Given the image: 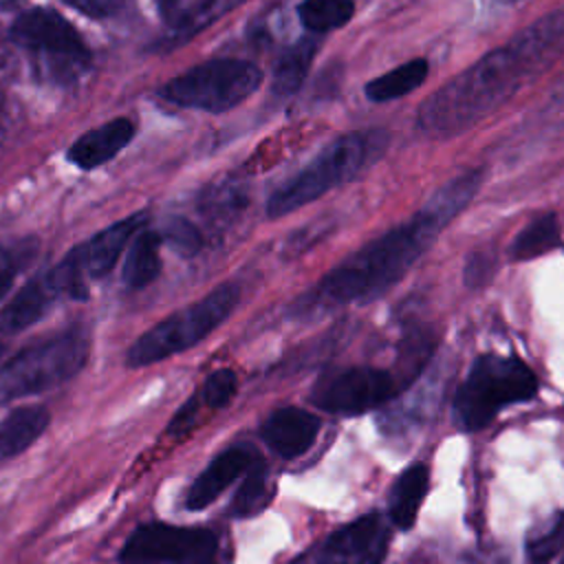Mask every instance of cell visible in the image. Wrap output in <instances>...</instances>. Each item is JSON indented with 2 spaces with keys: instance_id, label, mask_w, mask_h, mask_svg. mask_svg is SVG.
Masks as SVG:
<instances>
[{
  "instance_id": "cell-5",
  "label": "cell",
  "mask_w": 564,
  "mask_h": 564,
  "mask_svg": "<svg viewBox=\"0 0 564 564\" xmlns=\"http://www.w3.org/2000/svg\"><path fill=\"white\" fill-rule=\"evenodd\" d=\"M238 297L240 291L236 284H220L196 304L165 317L145 330L128 348L126 364L130 368H141L192 348L231 315Z\"/></svg>"
},
{
  "instance_id": "cell-21",
  "label": "cell",
  "mask_w": 564,
  "mask_h": 564,
  "mask_svg": "<svg viewBox=\"0 0 564 564\" xmlns=\"http://www.w3.org/2000/svg\"><path fill=\"white\" fill-rule=\"evenodd\" d=\"M315 51H317L315 40H300L278 57L273 68V86H271V90L278 97L293 95L302 86V82L308 75Z\"/></svg>"
},
{
  "instance_id": "cell-8",
  "label": "cell",
  "mask_w": 564,
  "mask_h": 564,
  "mask_svg": "<svg viewBox=\"0 0 564 564\" xmlns=\"http://www.w3.org/2000/svg\"><path fill=\"white\" fill-rule=\"evenodd\" d=\"M218 540L209 529L152 522L134 529L121 564H214Z\"/></svg>"
},
{
  "instance_id": "cell-32",
  "label": "cell",
  "mask_w": 564,
  "mask_h": 564,
  "mask_svg": "<svg viewBox=\"0 0 564 564\" xmlns=\"http://www.w3.org/2000/svg\"><path fill=\"white\" fill-rule=\"evenodd\" d=\"M68 4H73L75 9H79L82 13H88V15H106L115 9L117 0H66Z\"/></svg>"
},
{
  "instance_id": "cell-16",
  "label": "cell",
  "mask_w": 564,
  "mask_h": 564,
  "mask_svg": "<svg viewBox=\"0 0 564 564\" xmlns=\"http://www.w3.org/2000/svg\"><path fill=\"white\" fill-rule=\"evenodd\" d=\"M57 295L59 293L55 291L48 273L31 280L29 284H24L20 289V293L0 313V330L11 335V333H20V330L29 328L31 324H35L37 319L44 317V313L48 311L51 302Z\"/></svg>"
},
{
  "instance_id": "cell-34",
  "label": "cell",
  "mask_w": 564,
  "mask_h": 564,
  "mask_svg": "<svg viewBox=\"0 0 564 564\" xmlns=\"http://www.w3.org/2000/svg\"><path fill=\"white\" fill-rule=\"evenodd\" d=\"M289 564H302V562H289Z\"/></svg>"
},
{
  "instance_id": "cell-1",
  "label": "cell",
  "mask_w": 564,
  "mask_h": 564,
  "mask_svg": "<svg viewBox=\"0 0 564 564\" xmlns=\"http://www.w3.org/2000/svg\"><path fill=\"white\" fill-rule=\"evenodd\" d=\"M564 51V11L529 24L505 46L474 62L419 106V128L427 134H458L500 108Z\"/></svg>"
},
{
  "instance_id": "cell-12",
  "label": "cell",
  "mask_w": 564,
  "mask_h": 564,
  "mask_svg": "<svg viewBox=\"0 0 564 564\" xmlns=\"http://www.w3.org/2000/svg\"><path fill=\"white\" fill-rule=\"evenodd\" d=\"M258 456L251 452V447L236 445L225 452H220L192 482L185 507L192 511L205 509L212 505L238 476H242L256 460Z\"/></svg>"
},
{
  "instance_id": "cell-13",
  "label": "cell",
  "mask_w": 564,
  "mask_h": 564,
  "mask_svg": "<svg viewBox=\"0 0 564 564\" xmlns=\"http://www.w3.org/2000/svg\"><path fill=\"white\" fill-rule=\"evenodd\" d=\"M319 430V421L302 408H280L262 425L264 443L282 458H295L304 454Z\"/></svg>"
},
{
  "instance_id": "cell-35",
  "label": "cell",
  "mask_w": 564,
  "mask_h": 564,
  "mask_svg": "<svg viewBox=\"0 0 564 564\" xmlns=\"http://www.w3.org/2000/svg\"><path fill=\"white\" fill-rule=\"evenodd\" d=\"M562 564H564V560H562Z\"/></svg>"
},
{
  "instance_id": "cell-23",
  "label": "cell",
  "mask_w": 564,
  "mask_h": 564,
  "mask_svg": "<svg viewBox=\"0 0 564 564\" xmlns=\"http://www.w3.org/2000/svg\"><path fill=\"white\" fill-rule=\"evenodd\" d=\"M352 11V0H304L297 7V18L308 31L324 33L344 26Z\"/></svg>"
},
{
  "instance_id": "cell-33",
  "label": "cell",
  "mask_w": 564,
  "mask_h": 564,
  "mask_svg": "<svg viewBox=\"0 0 564 564\" xmlns=\"http://www.w3.org/2000/svg\"><path fill=\"white\" fill-rule=\"evenodd\" d=\"M159 9H161V15L167 20V22H176V18H178V13H176V9H178V0H159Z\"/></svg>"
},
{
  "instance_id": "cell-10",
  "label": "cell",
  "mask_w": 564,
  "mask_h": 564,
  "mask_svg": "<svg viewBox=\"0 0 564 564\" xmlns=\"http://www.w3.org/2000/svg\"><path fill=\"white\" fill-rule=\"evenodd\" d=\"M11 37L26 48L42 51L46 55L66 57L70 62H86L88 48L75 26L53 9H31L22 13L13 26Z\"/></svg>"
},
{
  "instance_id": "cell-24",
  "label": "cell",
  "mask_w": 564,
  "mask_h": 564,
  "mask_svg": "<svg viewBox=\"0 0 564 564\" xmlns=\"http://www.w3.org/2000/svg\"><path fill=\"white\" fill-rule=\"evenodd\" d=\"M245 0H203L196 7H192L189 11L181 13V18L174 22V33L170 37L172 44L185 42L192 35H196L198 31H203L207 24L216 22L223 13L231 11L236 4H240Z\"/></svg>"
},
{
  "instance_id": "cell-19",
  "label": "cell",
  "mask_w": 564,
  "mask_h": 564,
  "mask_svg": "<svg viewBox=\"0 0 564 564\" xmlns=\"http://www.w3.org/2000/svg\"><path fill=\"white\" fill-rule=\"evenodd\" d=\"M159 245L161 236L156 231H137L134 240L126 253L121 280L130 289L148 286L161 271V258H159Z\"/></svg>"
},
{
  "instance_id": "cell-4",
  "label": "cell",
  "mask_w": 564,
  "mask_h": 564,
  "mask_svg": "<svg viewBox=\"0 0 564 564\" xmlns=\"http://www.w3.org/2000/svg\"><path fill=\"white\" fill-rule=\"evenodd\" d=\"M538 392V379L518 357L482 355L454 397V414L465 430L485 427L500 408L529 401Z\"/></svg>"
},
{
  "instance_id": "cell-14",
  "label": "cell",
  "mask_w": 564,
  "mask_h": 564,
  "mask_svg": "<svg viewBox=\"0 0 564 564\" xmlns=\"http://www.w3.org/2000/svg\"><path fill=\"white\" fill-rule=\"evenodd\" d=\"M134 134V126L130 119L117 117L86 134H82L68 150V159L82 167L93 170L106 161H110L119 150H123Z\"/></svg>"
},
{
  "instance_id": "cell-11",
  "label": "cell",
  "mask_w": 564,
  "mask_h": 564,
  "mask_svg": "<svg viewBox=\"0 0 564 564\" xmlns=\"http://www.w3.org/2000/svg\"><path fill=\"white\" fill-rule=\"evenodd\" d=\"M388 531L377 513H368L337 529L322 546L317 564H379Z\"/></svg>"
},
{
  "instance_id": "cell-20",
  "label": "cell",
  "mask_w": 564,
  "mask_h": 564,
  "mask_svg": "<svg viewBox=\"0 0 564 564\" xmlns=\"http://www.w3.org/2000/svg\"><path fill=\"white\" fill-rule=\"evenodd\" d=\"M427 70H430V66L425 59H410V62L370 79L366 84L364 93L370 101L399 99V97L412 93L414 88H419L425 82Z\"/></svg>"
},
{
  "instance_id": "cell-26",
  "label": "cell",
  "mask_w": 564,
  "mask_h": 564,
  "mask_svg": "<svg viewBox=\"0 0 564 564\" xmlns=\"http://www.w3.org/2000/svg\"><path fill=\"white\" fill-rule=\"evenodd\" d=\"M84 258H82V247L73 249L51 273V282L57 293H66L73 300H86L88 291L84 284Z\"/></svg>"
},
{
  "instance_id": "cell-3",
  "label": "cell",
  "mask_w": 564,
  "mask_h": 564,
  "mask_svg": "<svg viewBox=\"0 0 564 564\" xmlns=\"http://www.w3.org/2000/svg\"><path fill=\"white\" fill-rule=\"evenodd\" d=\"M388 145L383 130L350 132L328 143L308 165L284 181L267 203L269 218H282L300 207L313 203L337 185L348 183L364 167L377 161Z\"/></svg>"
},
{
  "instance_id": "cell-6",
  "label": "cell",
  "mask_w": 564,
  "mask_h": 564,
  "mask_svg": "<svg viewBox=\"0 0 564 564\" xmlns=\"http://www.w3.org/2000/svg\"><path fill=\"white\" fill-rule=\"evenodd\" d=\"M88 359V337L66 330L13 355L0 368V401H13L55 388L75 377Z\"/></svg>"
},
{
  "instance_id": "cell-17",
  "label": "cell",
  "mask_w": 564,
  "mask_h": 564,
  "mask_svg": "<svg viewBox=\"0 0 564 564\" xmlns=\"http://www.w3.org/2000/svg\"><path fill=\"white\" fill-rule=\"evenodd\" d=\"M48 410L42 405H22L0 421V460H7L31 447L48 425Z\"/></svg>"
},
{
  "instance_id": "cell-9",
  "label": "cell",
  "mask_w": 564,
  "mask_h": 564,
  "mask_svg": "<svg viewBox=\"0 0 564 564\" xmlns=\"http://www.w3.org/2000/svg\"><path fill=\"white\" fill-rule=\"evenodd\" d=\"M394 375L379 368H346L326 375L313 390L311 401L335 414L368 412L399 392Z\"/></svg>"
},
{
  "instance_id": "cell-7",
  "label": "cell",
  "mask_w": 564,
  "mask_h": 564,
  "mask_svg": "<svg viewBox=\"0 0 564 564\" xmlns=\"http://www.w3.org/2000/svg\"><path fill=\"white\" fill-rule=\"evenodd\" d=\"M262 82V70L245 59L203 62L159 88L161 99L205 112H225L242 104Z\"/></svg>"
},
{
  "instance_id": "cell-27",
  "label": "cell",
  "mask_w": 564,
  "mask_h": 564,
  "mask_svg": "<svg viewBox=\"0 0 564 564\" xmlns=\"http://www.w3.org/2000/svg\"><path fill=\"white\" fill-rule=\"evenodd\" d=\"M562 546H564V513H560L551 522V527H546L540 535L529 540L527 544L529 564H546L549 560L555 557V553H560Z\"/></svg>"
},
{
  "instance_id": "cell-29",
  "label": "cell",
  "mask_w": 564,
  "mask_h": 564,
  "mask_svg": "<svg viewBox=\"0 0 564 564\" xmlns=\"http://www.w3.org/2000/svg\"><path fill=\"white\" fill-rule=\"evenodd\" d=\"M33 253H35L33 242H22L15 247L0 245V300L11 289L18 271L33 258Z\"/></svg>"
},
{
  "instance_id": "cell-30",
  "label": "cell",
  "mask_w": 564,
  "mask_h": 564,
  "mask_svg": "<svg viewBox=\"0 0 564 564\" xmlns=\"http://www.w3.org/2000/svg\"><path fill=\"white\" fill-rule=\"evenodd\" d=\"M236 388H238V379H236L234 370L220 368V370L212 372L203 386L205 403L212 408H223L234 399Z\"/></svg>"
},
{
  "instance_id": "cell-25",
  "label": "cell",
  "mask_w": 564,
  "mask_h": 564,
  "mask_svg": "<svg viewBox=\"0 0 564 564\" xmlns=\"http://www.w3.org/2000/svg\"><path fill=\"white\" fill-rule=\"evenodd\" d=\"M245 474L247 476H245V480H242V485H240V489H238V494L234 498V505H231L236 516L256 513L271 498L267 465L260 458H256L253 465Z\"/></svg>"
},
{
  "instance_id": "cell-15",
  "label": "cell",
  "mask_w": 564,
  "mask_h": 564,
  "mask_svg": "<svg viewBox=\"0 0 564 564\" xmlns=\"http://www.w3.org/2000/svg\"><path fill=\"white\" fill-rule=\"evenodd\" d=\"M145 218H148L145 212H137V214L106 227L88 245H84L82 258H84L86 273H90L93 278H101V275L110 273V269L117 264L121 251L132 240V236L141 229Z\"/></svg>"
},
{
  "instance_id": "cell-2",
  "label": "cell",
  "mask_w": 564,
  "mask_h": 564,
  "mask_svg": "<svg viewBox=\"0 0 564 564\" xmlns=\"http://www.w3.org/2000/svg\"><path fill=\"white\" fill-rule=\"evenodd\" d=\"M447 223L423 205L408 223L370 240L348 260L326 273L315 286L322 304L368 302L397 284L425 253Z\"/></svg>"
},
{
  "instance_id": "cell-22",
  "label": "cell",
  "mask_w": 564,
  "mask_h": 564,
  "mask_svg": "<svg viewBox=\"0 0 564 564\" xmlns=\"http://www.w3.org/2000/svg\"><path fill=\"white\" fill-rule=\"evenodd\" d=\"M560 242V223L555 214L533 218L513 240L509 253L513 260H531L551 251Z\"/></svg>"
},
{
  "instance_id": "cell-28",
  "label": "cell",
  "mask_w": 564,
  "mask_h": 564,
  "mask_svg": "<svg viewBox=\"0 0 564 564\" xmlns=\"http://www.w3.org/2000/svg\"><path fill=\"white\" fill-rule=\"evenodd\" d=\"M161 240H165L172 249H176L183 256H194L203 245L198 229L185 218H170L163 227Z\"/></svg>"
},
{
  "instance_id": "cell-18",
  "label": "cell",
  "mask_w": 564,
  "mask_h": 564,
  "mask_svg": "<svg viewBox=\"0 0 564 564\" xmlns=\"http://www.w3.org/2000/svg\"><path fill=\"white\" fill-rule=\"evenodd\" d=\"M427 487L430 474L425 465H412L397 478L390 496V518L399 529L405 531L414 524Z\"/></svg>"
},
{
  "instance_id": "cell-31",
  "label": "cell",
  "mask_w": 564,
  "mask_h": 564,
  "mask_svg": "<svg viewBox=\"0 0 564 564\" xmlns=\"http://www.w3.org/2000/svg\"><path fill=\"white\" fill-rule=\"evenodd\" d=\"M491 273H494V256L485 251L471 253L465 264V284L480 286L491 278Z\"/></svg>"
}]
</instances>
